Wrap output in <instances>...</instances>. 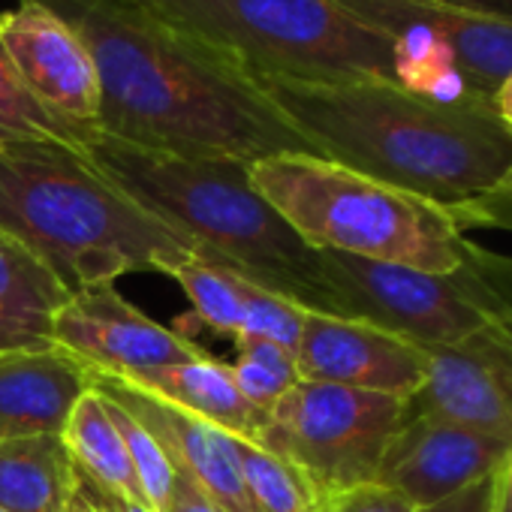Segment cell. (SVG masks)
Wrapping results in <instances>:
<instances>
[{
  "label": "cell",
  "mask_w": 512,
  "mask_h": 512,
  "mask_svg": "<svg viewBox=\"0 0 512 512\" xmlns=\"http://www.w3.org/2000/svg\"><path fill=\"white\" fill-rule=\"evenodd\" d=\"M49 338H40L34 332H28L25 326L13 323L10 317L0 314V353L4 350H16V347H31V344H46Z\"/></svg>",
  "instance_id": "cell-31"
},
{
  "label": "cell",
  "mask_w": 512,
  "mask_h": 512,
  "mask_svg": "<svg viewBox=\"0 0 512 512\" xmlns=\"http://www.w3.org/2000/svg\"><path fill=\"white\" fill-rule=\"evenodd\" d=\"M97 374L58 344H31L0 353V440L61 437L79 398Z\"/></svg>",
  "instance_id": "cell-16"
},
{
  "label": "cell",
  "mask_w": 512,
  "mask_h": 512,
  "mask_svg": "<svg viewBox=\"0 0 512 512\" xmlns=\"http://www.w3.org/2000/svg\"><path fill=\"white\" fill-rule=\"evenodd\" d=\"M0 25H4V10H0Z\"/></svg>",
  "instance_id": "cell-37"
},
{
  "label": "cell",
  "mask_w": 512,
  "mask_h": 512,
  "mask_svg": "<svg viewBox=\"0 0 512 512\" xmlns=\"http://www.w3.org/2000/svg\"><path fill=\"white\" fill-rule=\"evenodd\" d=\"M407 416L410 398L302 380L269 410L256 443L296 464L332 500L377 479Z\"/></svg>",
  "instance_id": "cell-9"
},
{
  "label": "cell",
  "mask_w": 512,
  "mask_h": 512,
  "mask_svg": "<svg viewBox=\"0 0 512 512\" xmlns=\"http://www.w3.org/2000/svg\"><path fill=\"white\" fill-rule=\"evenodd\" d=\"M61 440L82 476L94 479L97 485H103L112 494L145 503L136 470L127 455V446L121 440V431L109 413L106 398L97 389H91L79 398V404L73 407V413L67 419Z\"/></svg>",
  "instance_id": "cell-19"
},
{
  "label": "cell",
  "mask_w": 512,
  "mask_h": 512,
  "mask_svg": "<svg viewBox=\"0 0 512 512\" xmlns=\"http://www.w3.org/2000/svg\"><path fill=\"white\" fill-rule=\"evenodd\" d=\"M497 491H500V467L494 473H488L485 479L461 488L458 494L434 503V506H425V509H416V512H494V503H497Z\"/></svg>",
  "instance_id": "cell-28"
},
{
  "label": "cell",
  "mask_w": 512,
  "mask_h": 512,
  "mask_svg": "<svg viewBox=\"0 0 512 512\" xmlns=\"http://www.w3.org/2000/svg\"><path fill=\"white\" fill-rule=\"evenodd\" d=\"M326 512H416V506L395 488L374 479L335 494L326 503Z\"/></svg>",
  "instance_id": "cell-27"
},
{
  "label": "cell",
  "mask_w": 512,
  "mask_h": 512,
  "mask_svg": "<svg viewBox=\"0 0 512 512\" xmlns=\"http://www.w3.org/2000/svg\"><path fill=\"white\" fill-rule=\"evenodd\" d=\"M509 446L458 422L410 413L380 464L377 482L425 509L494 473Z\"/></svg>",
  "instance_id": "cell-14"
},
{
  "label": "cell",
  "mask_w": 512,
  "mask_h": 512,
  "mask_svg": "<svg viewBox=\"0 0 512 512\" xmlns=\"http://www.w3.org/2000/svg\"><path fill=\"white\" fill-rule=\"evenodd\" d=\"M106 404H109V413H112V419H115V425L121 431L124 446H127V455H130L133 470H136L145 503L154 506L157 512H166L169 494H172V479H175V470H172V461H169L166 449L157 443V437L130 410H124L112 398H106Z\"/></svg>",
  "instance_id": "cell-26"
},
{
  "label": "cell",
  "mask_w": 512,
  "mask_h": 512,
  "mask_svg": "<svg viewBox=\"0 0 512 512\" xmlns=\"http://www.w3.org/2000/svg\"><path fill=\"white\" fill-rule=\"evenodd\" d=\"M500 497L512 512V446H509V452H506V458L500 464Z\"/></svg>",
  "instance_id": "cell-34"
},
{
  "label": "cell",
  "mask_w": 512,
  "mask_h": 512,
  "mask_svg": "<svg viewBox=\"0 0 512 512\" xmlns=\"http://www.w3.org/2000/svg\"><path fill=\"white\" fill-rule=\"evenodd\" d=\"M28 142H58L82 148L25 88L19 70L13 67L4 43H0V145Z\"/></svg>",
  "instance_id": "cell-25"
},
{
  "label": "cell",
  "mask_w": 512,
  "mask_h": 512,
  "mask_svg": "<svg viewBox=\"0 0 512 512\" xmlns=\"http://www.w3.org/2000/svg\"><path fill=\"white\" fill-rule=\"evenodd\" d=\"M260 85L317 157L446 208L485 193L512 160L491 103H446L380 79Z\"/></svg>",
  "instance_id": "cell-2"
},
{
  "label": "cell",
  "mask_w": 512,
  "mask_h": 512,
  "mask_svg": "<svg viewBox=\"0 0 512 512\" xmlns=\"http://www.w3.org/2000/svg\"><path fill=\"white\" fill-rule=\"evenodd\" d=\"M494 512H509V506L503 503V497H500V491H497V503H494Z\"/></svg>",
  "instance_id": "cell-36"
},
{
  "label": "cell",
  "mask_w": 512,
  "mask_h": 512,
  "mask_svg": "<svg viewBox=\"0 0 512 512\" xmlns=\"http://www.w3.org/2000/svg\"><path fill=\"white\" fill-rule=\"evenodd\" d=\"M172 470H175V479H172V494H169L166 512H229L208 491H202L184 470H178V467H172Z\"/></svg>",
  "instance_id": "cell-29"
},
{
  "label": "cell",
  "mask_w": 512,
  "mask_h": 512,
  "mask_svg": "<svg viewBox=\"0 0 512 512\" xmlns=\"http://www.w3.org/2000/svg\"><path fill=\"white\" fill-rule=\"evenodd\" d=\"M67 296L70 293L37 256L0 232V314L40 338H49V323Z\"/></svg>",
  "instance_id": "cell-20"
},
{
  "label": "cell",
  "mask_w": 512,
  "mask_h": 512,
  "mask_svg": "<svg viewBox=\"0 0 512 512\" xmlns=\"http://www.w3.org/2000/svg\"><path fill=\"white\" fill-rule=\"evenodd\" d=\"M0 232L16 238L73 296L124 275L187 263L193 247L124 190L82 148L0 145Z\"/></svg>",
  "instance_id": "cell-3"
},
{
  "label": "cell",
  "mask_w": 512,
  "mask_h": 512,
  "mask_svg": "<svg viewBox=\"0 0 512 512\" xmlns=\"http://www.w3.org/2000/svg\"><path fill=\"white\" fill-rule=\"evenodd\" d=\"M232 58L256 82H398L395 43L338 0H130Z\"/></svg>",
  "instance_id": "cell-6"
},
{
  "label": "cell",
  "mask_w": 512,
  "mask_h": 512,
  "mask_svg": "<svg viewBox=\"0 0 512 512\" xmlns=\"http://www.w3.org/2000/svg\"><path fill=\"white\" fill-rule=\"evenodd\" d=\"M235 455L253 512H326L329 500L287 458L244 437H235Z\"/></svg>",
  "instance_id": "cell-21"
},
{
  "label": "cell",
  "mask_w": 512,
  "mask_h": 512,
  "mask_svg": "<svg viewBox=\"0 0 512 512\" xmlns=\"http://www.w3.org/2000/svg\"><path fill=\"white\" fill-rule=\"evenodd\" d=\"M317 272L323 314L359 320L422 347H452L512 329V311L476 272L470 253L458 272L437 275L317 250Z\"/></svg>",
  "instance_id": "cell-7"
},
{
  "label": "cell",
  "mask_w": 512,
  "mask_h": 512,
  "mask_svg": "<svg viewBox=\"0 0 512 512\" xmlns=\"http://www.w3.org/2000/svg\"><path fill=\"white\" fill-rule=\"evenodd\" d=\"M49 341L82 359L94 374L124 383H145L205 353L190 338L151 320L115 287L67 296L49 323Z\"/></svg>",
  "instance_id": "cell-10"
},
{
  "label": "cell",
  "mask_w": 512,
  "mask_h": 512,
  "mask_svg": "<svg viewBox=\"0 0 512 512\" xmlns=\"http://www.w3.org/2000/svg\"><path fill=\"white\" fill-rule=\"evenodd\" d=\"M37 4L85 40L100 79L103 136L241 163L314 154L247 70L130 0Z\"/></svg>",
  "instance_id": "cell-1"
},
{
  "label": "cell",
  "mask_w": 512,
  "mask_h": 512,
  "mask_svg": "<svg viewBox=\"0 0 512 512\" xmlns=\"http://www.w3.org/2000/svg\"><path fill=\"white\" fill-rule=\"evenodd\" d=\"M491 112H494L497 121L512 133V76L494 91V97H491Z\"/></svg>",
  "instance_id": "cell-33"
},
{
  "label": "cell",
  "mask_w": 512,
  "mask_h": 512,
  "mask_svg": "<svg viewBox=\"0 0 512 512\" xmlns=\"http://www.w3.org/2000/svg\"><path fill=\"white\" fill-rule=\"evenodd\" d=\"M443 7H458L470 13H488V16H503L512 19V0H434Z\"/></svg>",
  "instance_id": "cell-32"
},
{
  "label": "cell",
  "mask_w": 512,
  "mask_h": 512,
  "mask_svg": "<svg viewBox=\"0 0 512 512\" xmlns=\"http://www.w3.org/2000/svg\"><path fill=\"white\" fill-rule=\"evenodd\" d=\"M250 181L314 250L449 275L467 263L470 238L446 205L398 190L317 154L250 163Z\"/></svg>",
  "instance_id": "cell-5"
},
{
  "label": "cell",
  "mask_w": 512,
  "mask_h": 512,
  "mask_svg": "<svg viewBox=\"0 0 512 512\" xmlns=\"http://www.w3.org/2000/svg\"><path fill=\"white\" fill-rule=\"evenodd\" d=\"M169 278L184 290L196 320L211 332L229 335L232 341L244 338V287L247 278L190 256L187 263L169 272Z\"/></svg>",
  "instance_id": "cell-23"
},
{
  "label": "cell",
  "mask_w": 512,
  "mask_h": 512,
  "mask_svg": "<svg viewBox=\"0 0 512 512\" xmlns=\"http://www.w3.org/2000/svg\"><path fill=\"white\" fill-rule=\"evenodd\" d=\"M398 49V82L416 94L491 103L512 76V19L434 0H338Z\"/></svg>",
  "instance_id": "cell-8"
},
{
  "label": "cell",
  "mask_w": 512,
  "mask_h": 512,
  "mask_svg": "<svg viewBox=\"0 0 512 512\" xmlns=\"http://www.w3.org/2000/svg\"><path fill=\"white\" fill-rule=\"evenodd\" d=\"M13 67L31 97L82 145L100 133V79L85 40L49 7L19 0L0 25Z\"/></svg>",
  "instance_id": "cell-11"
},
{
  "label": "cell",
  "mask_w": 512,
  "mask_h": 512,
  "mask_svg": "<svg viewBox=\"0 0 512 512\" xmlns=\"http://www.w3.org/2000/svg\"><path fill=\"white\" fill-rule=\"evenodd\" d=\"M425 350L428 374L410 398V413L449 419L512 443V329Z\"/></svg>",
  "instance_id": "cell-13"
},
{
  "label": "cell",
  "mask_w": 512,
  "mask_h": 512,
  "mask_svg": "<svg viewBox=\"0 0 512 512\" xmlns=\"http://www.w3.org/2000/svg\"><path fill=\"white\" fill-rule=\"evenodd\" d=\"M76 494V464L61 437L0 440V509L64 512Z\"/></svg>",
  "instance_id": "cell-18"
},
{
  "label": "cell",
  "mask_w": 512,
  "mask_h": 512,
  "mask_svg": "<svg viewBox=\"0 0 512 512\" xmlns=\"http://www.w3.org/2000/svg\"><path fill=\"white\" fill-rule=\"evenodd\" d=\"M133 386L244 440H260L269 419V413L256 410L253 404L244 401V395L238 392L229 374V365L208 353H202L193 362L166 368L148 377L145 383H133Z\"/></svg>",
  "instance_id": "cell-17"
},
{
  "label": "cell",
  "mask_w": 512,
  "mask_h": 512,
  "mask_svg": "<svg viewBox=\"0 0 512 512\" xmlns=\"http://www.w3.org/2000/svg\"><path fill=\"white\" fill-rule=\"evenodd\" d=\"M296 365L302 380L413 398L428 374V350L359 320L308 311Z\"/></svg>",
  "instance_id": "cell-12"
},
{
  "label": "cell",
  "mask_w": 512,
  "mask_h": 512,
  "mask_svg": "<svg viewBox=\"0 0 512 512\" xmlns=\"http://www.w3.org/2000/svg\"><path fill=\"white\" fill-rule=\"evenodd\" d=\"M449 214L461 235H467L470 229L512 232V160H509L506 172L485 193H479L467 202L449 205ZM470 260H473L476 272L485 278V284L497 293V299L512 311V256H503V253L473 244Z\"/></svg>",
  "instance_id": "cell-22"
},
{
  "label": "cell",
  "mask_w": 512,
  "mask_h": 512,
  "mask_svg": "<svg viewBox=\"0 0 512 512\" xmlns=\"http://www.w3.org/2000/svg\"><path fill=\"white\" fill-rule=\"evenodd\" d=\"M94 389L130 410L166 449L172 467L184 470L220 506H226L229 512H253L241 482L232 434L118 377L97 374Z\"/></svg>",
  "instance_id": "cell-15"
},
{
  "label": "cell",
  "mask_w": 512,
  "mask_h": 512,
  "mask_svg": "<svg viewBox=\"0 0 512 512\" xmlns=\"http://www.w3.org/2000/svg\"><path fill=\"white\" fill-rule=\"evenodd\" d=\"M64 512H94V509H91L79 494H73V500L67 503V509H64Z\"/></svg>",
  "instance_id": "cell-35"
},
{
  "label": "cell",
  "mask_w": 512,
  "mask_h": 512,
  "mask_svg": "<svg viewBox=\"0 0 512 512\" xmlns=\"http://www.w3.org/2000/svg\"><path fill=\"white\" fill-rule=\"evenodd\" d=\"M0 512H10V509H0Z\"/></svg>",
  "instance_id": "cell-38"
},
{
  "label": "cell",
  "mask_w": 512,
  "mask_h": 512,
  "mask_svg": "<svg viewBox=\"0 0 512 512\" xmlns=\"http://www.w3.org/2000/svg\"><path fill=\"white\" fill-rule=\"evenodd\" d=\"M229 374L247 404L269 413L293 386L302 383L296 353L266 338H238Z\"/></svg>",
  "instance_id": "cell-24"
},
{
  "label": "cell",
  "mask_w": 512,
  "mask_h": 512,
  "mask_svg": "<svg viewBox=\"0 0 512 512\" xmlns=\"http://www.w3.org/2000/svg\"><path fill=\"white\" fill-rule=\"evenodd\" d=\"M82 151L100 175L175 229L193 256L323 314L317 250L253 187L250 163L139 148L103 133L85 139Z\"/></svg>",
  "instance_id": "cell-4"
},
{
  "label": "cell",
  "mask_w": 512,
  "mask_h": 512,
  "mask_svg": "<svg viewBox=\"0 0 512 512\" xmlns=\"http://www.w3.org/2000/svg\"><path fill=\"white\" fill-rule=\"evenodd\" d=\"M76 494H79L94 512H157V509L148 506V503H139V500H130V497H121V494L106 491L103 485H97L94 479L82 476L79 470H76Z\"/></svg>",
  "instance_id": "cell-30"
}]
</instances>
